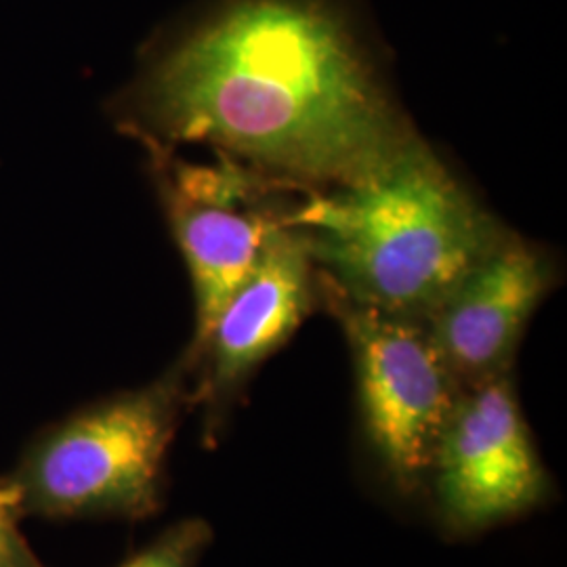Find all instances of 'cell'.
Returning <instances> with one entry per match:
<instances>
[{
    "label": "cell",
    "instance_id": "9c48e42d",
    "mask_svg": "<svg viewBox=\"0 0 567 567\" xmlns=\"http://www.w3.org/2000/svg\"><path fill=\"white\" fill-rule=\"evenodd\" d=\"M208 540L210 529L203 519H185L118 567H196Z\"/></svg>",
    "mask_w": 567,
    "mask_h": 567
},
{
    "label": "cell",
    "instance_id": "ba28073f",
    "mask_svg": "<svg viewBox=\"0 0 567 567\" xmlns=\"http://www.w3.org/2000/svg\"><path fill=\"white\" fill-rule=\"evenodd\" d=\"M311 257L303 238L280 227L248 280L225 303L203 351L198 386L203 402H221L246 377L278 351L311 309Z\"/></svg>",
    "mask_w": 567,
    "mask_h": 567
},
{
    "label": "cell",
    "instance_id": "3957f363",
    "mask_svg": "<svg viewBox=\"0 0 567 567\" xmlns=\"http://www.w3.org/2000/svg\"><path fill=\"white\" fill-rule=\"evenodd\" d=\"M189 368L81 408L41 429L4 477L16 511L44 522L145 519L163 505Z\"/></svg>",
    "mask_w": 567,
    "mask_h": 567
},
{
    "label": "cell",
    "instance_id": "277c9868",
    "mask_svg": "<svg viewBox=\"0 0 567 567\" xmlns=\"http://www.w3.org/2000/svg\"><path fill=\"white\" fill-rule=\"evenodd\" d=\"M320 278L353 353L368 442L395 486L412 489L431 471L463 386L423 322L355 303Z\"/></svg>",
    "mask_w": 567,
    "mask_h": 567
},
{
    "label": "cell",
    "instance_id": "8992f818",
    "mask_svg": "<svg viewBox=\"0 0 567 567\" xmlns=\"http://www.w3.org/2000/svg\"><path fill=\"white\" fill-rule=\"evenodd\" d=\"M161 161V196L173 236L187 265L196 330L185 353L187 368L217 322L225 303L261 261L274 234L284 227L282 215L250 204L255 187L236 164L198 166L154 152Z\"/></svg>",
    "mask_w": 567,
    "mask_h": 567
},
{
    "label": "cell",
    "instance_id": "6da1fadb",
    "mask_svg": "<svg viewBox=\"0 0 567 567\" xmlns=\"http://www.w3.org/2000/svg\"><path fill=\"white\" fill-rule=\"evenodd\" d=\"M152 147L204 143L278 177L349 185L414 142L324 0H229L171 42L124 103Z\"/></svg>",
    "mask_w": 567,
    "mask_h": 567
},
{
    "label": "cell",
    "instance_id": "7a4b0ae2",
    "mask_svg": "<svg viewBox=\"0 0 567 567\" xmlns=\"http://www.w3.org/2000/svg\"><path fill=\"white\" fill-rule=\"evenodd\" d=\"M282 225L344 297L419 322L505 236L423 142L372 177L307 196Z\"/></svg>",
    "mask_w": 567,
    "mask_h": 567
},
{
    "label": "cell",
    "instance_id": "52a82bcc",
    "mask_svg": "<svg viewBox=\"0 0 567 567\" xmlns=\"http://www.w3.org/2000/svg\"><path fill=\"white\" fill-rule=\"evenodd\" d=\"M548 284L547 261L505 234L433 309L423 324L458 385L507 374Z\"/></svg>",
    "mask_w": 567,
    "mask_h": 567
},
{
    "label": "cell",
    "instance_id": "5b68a950",
    "mask_svg": "<svg viewBox=\"0 0 567 567\" xmlns=\"http://www.w3.org/2000/svg\"><path fill=\"white\" fill-rule=\"evenodd\" d=\"M429 473L447 524L461 532L498 526L545 498L547 471L507 374L461 391Z\"/></svg>",
    "mask_w": 567,
    "mask_h": 567
},
{
    "label": "cell",
    "instance_id": "30bf717a",
    "mask_svg": "<svg viewBox=\"0 0 567 567\" xmlns=\"http://www.w3.org/2000/svg\"><path fill=\"white\" fill-rule=\"evenodd\" d=\"M21 517L16 511L11 492L0 480V567H44L28 545L20 529Z\"/></svg>",
    "mask_w": 567,
    "mask_h": 567
}]
</instances>
